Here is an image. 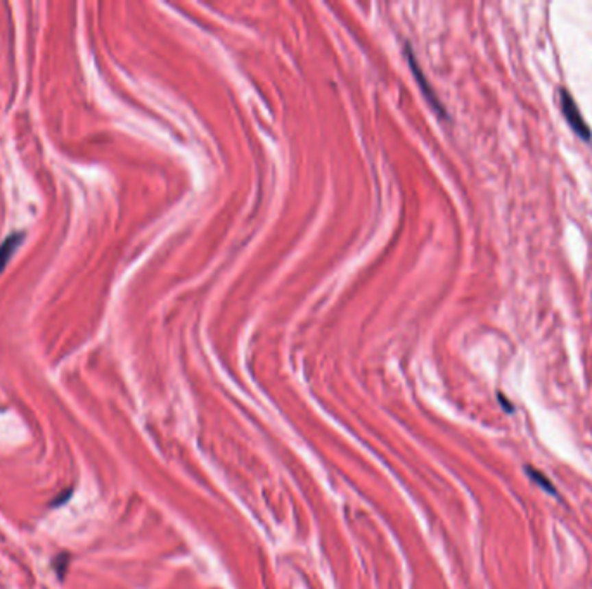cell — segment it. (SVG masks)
<instances>
[{
	"label": "cell",
	"mask_w": 592,
	"mask_h": 589,
	"mask_svg": "<svg viewBox=\"0 0 592 589\" xmlns=\"http://www.w3.org/2000/svg\"><path fill=\"white\" fill-rule=\"evenodd\" d=\"M561 107H563V114L565 118L568 120V123H570V127L574 128L575 131H577L578 135H580L582 138H585V140H589L591 138V128L587 127V123H585V120L582 118L580 111H578L577 104H575L574 97H571L570 92L567 90H561Z\"/></svg>",
	"instance_id": "6da1fadb"
},
{
	"label": "cell",
	"mask_w": 592,
	"mask_h": 589,
	"mask_svg": "<svg viewBox=\"0 0 592 589\" xmlns=\"http://www.w3.org/2000/svg\"><path fill=\"white\" fill-rule=\"evenodd\" d=\"M23 240H25V233L18 232V233H11V235L0 244V273L4 272L8 263L11 261L12 256L16 254L19 246L23 244Z\"/></svg>",
	"instance_id": "7a4b0ae2"
},
{
	"label": "cell",
	"mask_w": 592,
	"mask_h": 589,
	"mask_svg": "<svg viewBox=\"0 0 592 589\" xmlns=\"http://www.w3.org/2000/svg\"><path fill=\"white\" fill-rule=\"evenodd\" d=\"M407 52H409V55H407V57H409V64H410V68H412L414 77H416L417 81H419V87L423 88V92H424V95H426V99L430 102H432L433 106L436 107V111H439L440 114H443V107L440 106L439 99H436V95L433 94L432 88H430V85H428V80H426V78H424V75H423V71H421V69H419V66H417L416 57H414V54H412V51H410L409 45H407Z\"/></svg>",
	"instance_id": "3957f363"
},
{
	"label": "cell",
	"mask_w": 592,
	"mask_h": 589,
	"mask_svg": "<svg viewBox=\"0 0 592 589\" xmlns=\"http://www.w3.org/2000/svg\"><path fill=\"white\" fill-rule=\"evenodd\" d=\"M525 472H526V475L530 477L532 482L537 484L542 491H545L547 495H551V496H558V489H556L554 484H552L551 480L545 477L544 472H541V470L535 469V467H532V465H526Z\"/></svg>",
	"instance_id": "277c9868"
}]
</instances>
